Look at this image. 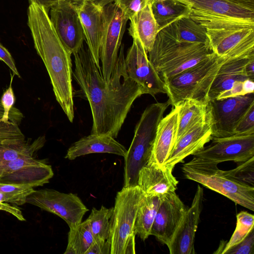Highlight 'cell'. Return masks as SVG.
Wrapping results in <instances>:
<instances>
[{
  "label": "cell",
  "instance_id": "28",
  "mask_svg": "<svg viewBox=\"0 0 254 254\" xmlns=\"http://www.w3.org/2000/svg\"><path fill=\"white\" fill-rule=\"evenodd\" d=\"M172 34L179 42L209 46L206 30L190 16L182 17L169 25Z\"/></svg>",
  "mask_w": 254,
  "mask_h": 254
},
{
  "label": "cell",
  "instance_id": "36",
  "mask_svg": "<svg viewBox=\"0 0 254 254\" xmlns=\"http://www.w3.org/2000/svg\"><path fill=\"white\" fill-rule=\"evenodd\" d=\"M25 141V135L16 123L0 121V146L19 145Z\"/></svg>",
  "mask_w": 254,
  "mask_h": 254
},
{
  "label": "cell",
  "instance_id": "11",
  "mask_svg": "<svg viewBox=\"0 0 254 254\" xmlns=\"http://www.w3.org/2000/svg\"><path fill=\"white\" fill-rule=\"evenodd\" d=\"M26 203L59 216L69 228L81 223L88 211L76 194L63 193L53 189L35 190L27 197Z\"/></svg>",
  "mask_w": 254,
  "mask_h": 254
},
{
  "label": "cell",
  "instance_id": "42",
  "mask_svg": "<svg viewBox=\"0 0 254 254\" xmlns=\"http://www.w3.org/2000/svg\"><path fill=\"white\" fill-rule=\"evenodd\" d=\"M243 81L244 80L236 81L230 89L221 93L215 99H220L246 95L244 87Z\"/></svg>",
  "mask_w": 254,
  "mask_h": 254
},
{
  "label": "cell",
  "instance_id": "9",
  "mask_svg": "<svg viewBox=\"0 0 254 254\" xmlns=\"http://www.w3.org/2000/svg\"><path fill=\"white\" fill-rule=\"evenodd\" d=\"M205 29L211 49L225 61L254 56V25L234 24Z\"/></svg>",
  "mask_w": 254,
  "mask_h": 254
},
{
  "label": "cell",
  "instance_id": "22",
  "mask_svg": "<svg viewBox=\"0 0 254 254\" xmlns=\"http://www.w3.org/2000/svg\"><path fill=\"white\" fill-rule=\"evenodd\" d=\"M179 110L178 105L173 107L160 121L148 163L163 166L169 157L177 140Z\"/></svg>",
  "mask_w": 254,
  "mask_h": 254
},
{
  "label": "cell",
  "instance_id": "45",
  "mask_svg": "<svg viewBox=\"0 0 254 254\" xmlns=\"http://www.w3.org/2000/svg\"><path fill=\"white\" fill-rule=\"evenodd\" d=\"M61 0H28L29 4L35 3L43 6L48 11L52 6L56 5Z\"/></svg>",
  "mask_w": 254,
  "mask_h": 254
},
{
  "label": "cell",
  "instance_id": "38",
  "mask_svg": "<svg viewBox=\"0 0 254 254\" xmlns=\"http://www.w3.org/2000/svg\"><path fill=\"white\" fill-rule=\"evenodd\" d=\"M251 132H254V103L241 118L234 130L235 134Z\"/></svg>",
  "mask_w": 254,
  "mask_h": 254
},
{
  "label": "cell",
  "instance_id": "2",
  "mask_svg": "<svg viewBox=\"0 0 254 254\" xmlns=\"http://www.w3.org/2000/svg\"><path fill=\"white\" fill-rule=\"evenodd\" d=\"M27 25L34 48L49 74L56 100L70 122L74 117L71 54L60 41L43 6L29 4Z\"/></svg>",
  "mask_w": 254,
  "mask_h": 254
},
{
  "label": "cell",
  "instance_id": "34",
  "mask_svg": "<svg viewBox=\"0 0 254 254\" xmlns=\"http://www.w3.org/2000/svg\"><path fill=\"white\" fill-rule=\"evenodd\" d=\"M30 186L0 183V192L3 193L4 201L21 205L27 197L34 191Z\"/></svg>",
  "mask_w": 254,
  "mask_h": 254
},
{
  "label": "cell",
  "instance_id": "17",
  "mask_svg": "<svg viewBox=\"0 0 254 254\" xmlns=\"http://www.w3.org/2000/svg\"><path fill=\"white\" fill-rule=\"evenodd\" d=\"M203 189L198 185L190 207L186 211L167 246L171 254H194V240L202 209Z\"/></svg>",
  "mask_w": 254,
  "mask_h": 254
},
{
  "label": "cell",
  "instance_id": "24",
  "mask_svg": "<svg viewBox=\"0 0 254 254\" xmlns=\"http://www.w3.org/2000/svg\"><path fill=\"white\" fill-rule=\"evenodd\" d=\"M254 56L225 61L221 64L208 94V102L230 89L237 81L249 79L244 72L246 63Z\"/></svg>",
  "mask_w": 254,
  "mask_h": 254
},
{
  "label": "cell",
  "instance_id": "31",
  "mask_svg": "<svg viewBox=\"0 0 254 254\" xmlns=\"http://www.w3.org/2000/svg\"><path fill=\"white\" fill-rule=\"evenodd\" d=\"M44 135L40 136L31 143L29 141L16 145L0 146V163L24 157H35V155L46 142Z\"/></svg>",
  "mask_w": 254,
  "mask_h": 254
},
{
  "label": "cell",
  "instance_id": "33",
  "mask_svg": "<svg viewBox=\"0 0 254 254\" xmlns=\"http://www.w3.org/2000/svg\"><path fill=\"white\" fill-rule=\"evenodd\" d=\"M236 227L230 240L221 242L214 254H224L229 249L236 245L249 234L254 226V215L247 211H242L237 215Z\"/></svg>",
  "mask_w": 254,
  "mask_h": 254
},
{
  "label": "cell",
  "instance_id": "37",
  "mask_svg": "<svg viewBox=\"0 0 254 254\" xmlns=\"http://www.w3.org/2000/svg\"><path fill=\"white\" fill-rule=\"evenodd\" d=\"M14 74H11V80L9 86L3 91L0 98V102L3 108V113L0 118V121L5 123H8L10 111L13 108L15 102V97L13 90L12 84Z\"/></svg>",
  "mask_w": 254,
  "mask_h": 254
},
{
  "label": "cell",
  "instance_id": "12",
  "mask_svg": "<svg viewBox=\"0 0 254 254\" xmlns=\"http://www.w3.org/2000/svg\"><path fill=\"white\" fill-rule=\"evenodd\" d=\"M210 141L193 156L217 164L228 161L238 164L254 157V132L212 137Z\"/></svg>",
  "mask_w": 254,
  "mask_h": 254
},
{
  "label": "cell",
  "instance_id": "20",
  "mask_svg": "<svg viewBox=\"0 0 254 254\" xmlns=\"http://www.w3.org/2000/svg\"><path fill=\"white\" fill-rule=\"evenodd\" d=\"M73 3L75 4L78 13L88 48L101 73L99 52L105 6L89 0Z\"/></svg>",
  "mask_w": 254,
  "mask_h": 254
},
{
  "label": "cell",
  "instance_id": "23",
  "mask_svg": "<svg viewBox=\"0 0 254 254\" xmlns=\"http://www.w3.org/2000/svg\"><path fill=\"white\" fill-rule=\"evenodd\" d=\"M127 150L114 138L91 134L74 142L67 150L65 158L70 160L91 153H111L125 157Z\"/></svg>",
  "mask_w": 254,
  "mask_h": 254
},
{
  "label": "cell",
  "instance_id": "29",
  "mask_svg": "<svg viewBox=\"0 0 254 254\" xmlns=\"http://www.w3.org/2000/svg\"><path fill=\"white\" fill-rule=\"evenodd\" d=\"M178 105L179 110L176 141L186 132L205 117L208 111V102L194 99H186Z\"/></svg>",
  "mask_w": 254,
  "mask_h": 254
},
{
  "label": "cell",
  "instance_id": "25",
  "mask_svg": "<svg viewBox=\"0 0 254 254\" xmlns=\"http://www.w3.org/2000/svg\"><path fill=\"white\" fill-rule=\"evenodd\" d=\"M152 0H150L129 19L130 27L128 29V32L136 34L147 53L152 50L160 31L151 9Z\"/></svg>",
  "mask_w": 254,
  "mask_h": 254
},
{
  "label": "cell",
  "instance_id": "35",
  "mask_svg": "<svg viewBox=\"0 0 254 254\" xmlns=\"http://www.w3.org/2000/svg\"><path fill=\"white\" fill-rule=\"evenodd\" d=\"M222 172L228 178L241 183L254 187V157L238 163V165L233 169L228 171L222 170Z\"/></svg>",
  "mask_w": 254,
  "mask_h": 254
},
{
  "label": "cell",
  "instance_id": "46",
  "mask_svg": "<svg viewBox=\"0 0 254 254\" xmlns=\"http://www.w3.org/2000/svg\"><path fill=\"white\" fill-rule=\"evenodd\" d=\"M244 72L249 79L254 80V57L246 63L244 66Z\"/></svg>",
  "mask_w": 254,
  "mask_h": 254
},
{
  "label": "cell",
  "instance_id": "15",
  "mask_svg": "<svg viewBox=\"0 0 254 254\" xmlns=\"http://www.w3.org/2000/svg\"><path fill=\"white\" fill-rule=\"evenodd\" d=\"M53 176L51 166L45 159L24 157L0 163V183L34 188L48 183Z\"/></svg>",
  "mask_w": 254,
  "mask_h": 254
},
{
  "label": "cell",
  "instance_id": "7",
  "mask_svg": "<svg viewBox=\"0 0 254 254\" xmlns=\"http://www.w3.org/2000/svg\"><path fill=\"white\" fill-rule=\"evenodd\" d=\"M187 5L190 17L205 28L233 24L254 26V0H178Z\"/></svg>",
  "mask_w": 254,
  "mask_h": 254
},
{
  "label": "cell",
  "instance_id": "43",
  "mask_svg": "<svg viewBox=\"0 0 254 254\" xmlns=\"http://www.w3.org/2000/svg\"><path fill=\"white\" fill-rule=\"evenodd\" d=\"M0 60L5 63L14 75L20 77L14 61L8 51L0 43Z\"/></svg>",
  "mask_w": 254,
  "mask_h": 254
},
{
  "label": "cell",
  "instance_id": "40",
  "mask_svg": "<svg viewBox=\"0 0 254 254\" xmlns=\"http://www.w3.org/2000/svg\"><path fill=\"white\" fill-rule=\"evenodd\" d=\"M254 229L239 243L228 250L224 254H254Z\"/></svg>",
  "mask_w": 254,
  "mask_h": 254
},
{
  "label": "cell",
  "instance_id": "18",
  "mask_svg": "<svg viewBox=\"0 0 254 254\" xmlns=\"http://www.w3.org/2000/svg\"><path fill=\"white\" fill-rule=\"evenodd\" d=\"M187 208L175 191L165 196L154 220L150 235L168 246Z\"/></svg>",
  "mask_w": 254,
  "mask_h": 254
},
{
  "label": "cell",
  "instance_id": "27",
  "mask_svg": "<svg viewBox=\"0 0 254 254\" xmlns=\"http://www.w3.org/2000/svg\"><path fill=\"white\" fill-rule=\"evenodd\" d=\"M151 9L160 30L190 13L189 6L178 0H153Z\"/></svg>",
  "mask_w": 254,
  "mask_h": 254
},
{
  "label": "cell",
  "instance_id": "14",
  "mask_svg": "<svg viewBox=\"0 0 254 254\" xmlns=\"http://www.w3.org/2000/svg\"><path fill=\"white\" fill-rule=\"evenodd\" d=\"M254 103V93L208 102L212 121V137H223L235 134L238 122Z\"/></svg>",
  "mask_w": 254,
  "mask_h": 254
},
{
  "label": "cell",
  "instance_id": "16",
  "mask_svg": "<svg viewBox=\"0 0 254 254\" xmlns=\"http://www.w3.org/2000/svg\"><path fill=\"white\" fill-rule=\"evenodd\" d=\"M50 18L63 45L71 54L77 52L85 38L75 4L60 0L51 8Z\"/></svg>",
  "mask_w": 254,
  "mask_h": 254
},
{
  "label": "cell",
  "instance_id": "21",
  "mask_svg": "<svg viewBox=\"0 0 254 254\" xmlns=\"http://www.w3.org/2000/svg\"><path fill=\"white\" fill-rule=\"evenodd\" d=\"M174 167L148 163L139 172L137 185L145 195L163 198L174 192L179 182L173 175Z\"/></svg>",
  "mask_w": 254,
  "mask_h": 254
},
{
  "label": "cell",
  "instance_id": "30",
  "mask_svg": "<svg viewBox=\"0 0 254 254\" xmlns=\"http://www.w3.org/2000/svg\"><path fill=\"white\" fill-rule=\"evenodd\" d=\"M94 238L86 220L69 228L67 245L64 254H85Z\"/></svg>",
  "mask_w": 254,
  "mask_h": 254
},
{
  "label": "cell",
  "instance_id": "8",
  "mask_svg": "<svg viewBox=\"0 0 254 254\" xmlns=\"http://www.w3.org/2000/svg\"><path fill=\"white\" fill-rule=\"evenodd\" d=\"M217 164L194 157L183 165L187 179L222 194L236 204L254 211V187L225 176Z\"/></svg>",
  "mask_w": 254,
  "mask_h": 254
},
{
  "label": "cell",
  "instance_id": "1",
  "mask_svg": "<svg viewBox=\"0 0 254 254\" xmlns=\"http://www.w3.org/2000/svg\"><path fill=\"white\" fill-rule=\"evenodd\" d=\"M115 67L108 81L96 66L88 47L76 53L72 77L88 100L92 115L91 134L117 137L134 101L145 94L143 88L129 77L122 44Z\"/></svg>",
  "mask_w": 254,
  "mask_h": 254
},
{
  "label": "cell",
  "instance_id": "13",
  "mask_svg": "<svg viewBox=\"0 0 254 254\" xmlns=\"http://www.w3.org/2000/svg\"><path fill=\"white\" fill-rule=\"evenodd\" d=\"M128 33L133 42L125 58L127 75L143 88L145 94L155 96L158 93L166 94L165 83L150 62L141 41L135 33Z\"/></svg>",
  "mask_w": 254,
  "mask_h": 254
},
{
  "label": "cell",
  "instance_id": "44",
  "mask_svg": "<svg viewBox=\"0 0 254 254\" xmlns=\"http://www.w3.org/2000/svg\"><path fill=\"white\" fill-rule=\"evenodd\" d=\"M0 210L11 214L20 221H25L21 211L18 207L11 205L8 202L4 201V196L1 192H0Z\"/></svg>",
  "mask_w": 254,
  "mask_h": 254
},
{
  "label": "cell",
  "instance_id": "6",
  "mask_svg": "<svg viewBox=\"0 0 254 254\" xmlns=\"http://www.w3.org/2000/svg\"><path fill=\"white\" fill-rule=\"evenodd\" d=\"M143 193L138 185L118 192L110 218V254H134V224Z\"/></svg>",
  "mask_w": 254,
  "mask_h": 254
},
{
  "label": "cell",
  "instance_id": "26",
  "mask_svg": "<svg viewBox=\"0 0 254 254\" xmlns=\"http://www.w3.org/2000/svg\"><path fill=\"white\" fill-rule=\"evenodd\" d=\"M163 198L153 195L143 196L139 203L134 224V233L142 241L150 235L151 228Z\"/></svg>",
  "mask_w": 254,
  "mask_h": 254
},
{
  "label": "cell",
  "instance_id": "10",
  "mask_svg": "<svg viewBox=\"0 0 254 254\" xmlns=\"http://www.w3.org/2000/svg\"><path fill=\"white\" fill-rule=\"evenodd\" d=\"M128 19L115 2L104 8V21L99 52L101 74L108 81L114 69Z\"/></svg>",
  "mask_w": 254,
  "mask_h": 254
},
{
  "label": "cell",
  "instance_id": "5",
  "mask_svg": "<svg viewBox=\"0 0 254 254\" xmlns=\"http://www.w3.org/2000/svg\"><path fill=\"white\" fill-rule=\"evenodd\" d=\"M224 62L223 59L214 54L164 81L170 105L175 107L189 99L208 102L209 89Z\"/></svg>",
  "mask_w": 254,
  "mask_h": 254
},
{
  "label": "cell",
  "instance_id": "3",
  "mask_svg": "<svg viewBox=\"0 0 254 254\" xmlns=\"http://www.w3.org/2000/svg\"><path fill=\"white\" fill-rule=\"evenodd\" d=\"M214 54L209 46L178 41L168 25L159 31L147 55L158 74L165 81Z\"/></svg>",
  "mask_w": 254,
  "mask_h": 254
},
{
  "label": "cell",
  "instance_id": "4",
  "mask_svg": "<svg viewBox=\"0 0 254 254\" xmlns=\"http://www.w3.org/2000/svg\"><path fill=\"white\" fill-rule=\"evenodd\" d=\"M169 106L168 101L153 103L142 113L124 157V187L137 185L139 172L149 161L158 125Z\"/></svg>",
  "mask_w": 254,
  "mask_h": 254
},
{
  "label": "cell",
  "instance_id": "41",
  "mask_svg": "<svg viewBox=\"0 0 254 254\" xmlns=\"http://www.w3.org/2000/svg\"><path fill=\"white\" fill-rule=\"evenodd\" d=\"M110 241L94 239V242L85 254H110Z\"/></svg>",
  "mask_w": 254,
  "mask_h": 254
},
{
  "label": "cell",
  "instance_id": "19",
  "mask_svg": "<svg viewBox=\"0 0 254 254\" xmlns=\"http://www.w3.org/2000/svg\"><path fill=\"white\" fill-rule=\"evenodd\" d=\"M212 121L208 107L207 115L176 141L165 165L174 167L187 157L201 149L212 138Z\"/></svg>",
  "mask_w": 254,
  "mask_h": 254
},
{
  "label": "cell",
  "instance_id": "32",
  "mask_svg": "<svg viewBox=\"0 0 254 254\" xmlns=\"http://www.w3.org/2000/svg\"><path fill=\"white\" fill-rule=\"evenodd\" d=\"M113 207L110 208L102 206L99 209L93 208L86 220L90 227L95 240L110 241V218Z\"/></svg>",
  "mask_w": 254,
  "mask_h": 254
},
{
  "label": "cell",
  "instance_id": "39",
  "mask_svg": "<svg viewBox=\"0 0 254 254\" xmlns=\"http://www.w3.org/2000/svg\"><path fill=\"white\" fill-rule=\"evenodd\" d=\"M150 0H115L128 20L142 9Z\"/></svg>",
  "mask_w": 254,
  "mask_h": 254
},
{
  "label": "cell",
  "instance_id": "47",
  "mask_svg": "<svg viewBox=\"0 0 254 254\" xmlns=\"http://www.w3.org/2000/svg\"><path fill=\"white\" fill-rule=\"evenodd\" d=\"M73 3H78L84 0H89L95 3L105 6L107 4L115 1V0H67Z\"/></svg>",
  "mask_w": 254,
  "mask_h": 254
}]
</instances>
